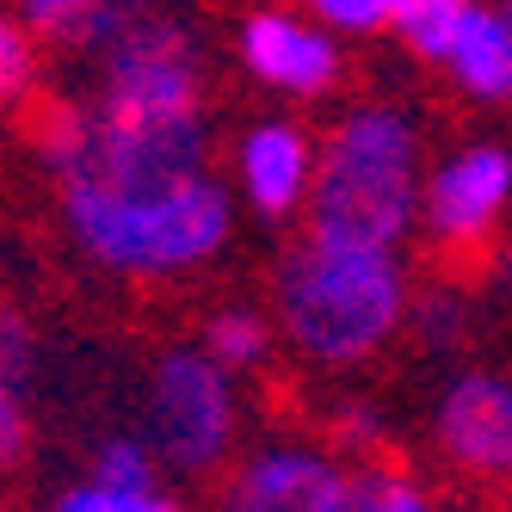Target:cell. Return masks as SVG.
<instances>
[{"label":"cell","instance_id":"6da1fadb","mask_svg":"<svg viewBox=\"0 0 512 512\" xmlns=\"http://www.w3.org/2000/svg\"><path fill=\"white\" fill-rule=\"evenodd\" d=\"M38 149L62 229L112 278H192L235 235V186L210 167V124L136 130L99 118L87 99H62Z\"/></svg>","mask_w":512,"mask_h":512},{"label":"cell","instance_id":"7a4b0ae2","mask_svg":"<svg viewBox=\"0 0 512 512\" xmlns=\"http://www.w3.org/2000/svg\"><path fill=\"white\" fill-rule=\"evenodd\" d=\"M414 315V290L401 253L346 247L303 235L284 247L272 272V321L278 340L315 371H352L377 358Z\"/></svg>","mask_w":512,"mask_h":512},{"label":"cell","instance_id":"3957f363","mask_svg":"<svg viewBox=\"0 0 512 512\" xmlns=\"http://www.w3.org/2000/svg\"><path fill=\"white\" fill-rule=\"evenodd\" d=\"M426 198V136L420 118L389 99H358L321 136L315 192H309V235L346 247L395 253L420 229Z\"/></svg>","mask_w":512,"mask_h":512},{"label":"cell","instance_id":"277c9868","mask_svg":"<svg viewBox=\"0 0 512 512\" xmlns=\"http://www.w3.org/2000/svg\"><path fill=\"white\" fill-rule=\"evenodd\" d=\"M93 56L87 105L136 130H192L204 118V62L192 31L149 0H105V13L81 38Z\"/></svg>","mask_w":512,"mask_h":512},{"label":"cell","instance_id":"5b68a950","mask_svg":"<svg viewBox=\"0 0 512 512\" xmlns=\"http://www.w3.org/2000/svg\"><path fill=\"white\" fill-rule=\"evenodd\" d=\"M235 377L204 346H167L149 371V445L179 475H210L235 451Z\"/></svg>","mask_w":512,"mask_h":512},{"label":"cell","instance_id":"8992f818","mask_svg":"<svg viewBox=\"0 0 512 512\" xmlns=\"http://www.w3.org/2000/svg\"><path fill=\"white\" fill-rule=\"evenodd\" d=\"M216 512H358V469L321 438H266L235 457Z\"/></svg>","mask_w":512,"mask_h":512},{"label":"cell","instance_id":"52a82bcc","mask_svg":"<svg viewBox=\"0 0 512 512\" xmlns=\"http://www.w3.org/2000/svg\"><path fill=\"white\" fill-rule=\"evenodd\" d=\"M512 210V149L494 136L457 142L445 161L426 167V198H420V229L438 253H475L500 216Z\"/></svg>","mask_w":512,"mask_h":512},{"label":"cell","instance_id":"ba28073f","mask_svg":"<svg viewBox=\"0 0 512 512\" xmlns=\"http://www.w3.org/2000/svg\"><path fill=\"white\" fill-rule=\"evenodd\" d=\"M401 38H408V50L420 62H432L463 99H475V105H506L512 99V25H506V7L463 0V7L401 31Z\"/></svg>","mask_w":512,"mask_h":512},{"label":"cell","instance_id":"9c48e42d","mask_svg":"<svg viewBox=\"0 0 512 512\" xmlns=\"http://www.w3.org/2000/svg\"><path fill=\"white\" fill-rule=\"evenodd\" d=\"M235 50H241V68L253 81L272 93H290V99H321L346 75V50L334 31L309 13H284V7L247 13L235 31Z\"/></svg>","mask_w":512,"mask_h":512},{"label":"cell","instance_id":"30bf717a","mask_svg":"<svg viewBox=\"0 0 512 512\" xmlns=\"http://www.w3.org/2000/svg\"><path fill=\"white\" fill-rule=\"evenodd\" d=\"M432 445L475 482H512V377L463 371L432 408Z\"/></svg>","mask_w":512,"mask_h":512},{"label":"cell","instance_id":"8fae6325","mask_svg":"<svg viewBox=\"0 0 512 512\" xmlns=\"http://www.w3.org/2000/svg\"><path fill=\"white\" fill-rule=\"evenodd\" d=\"M315 161H321V142L303 124H290V118H253L235 136V149H229V186H235V198L253 216L284 223V216L309 210Z\"/></svg>","mask_w":512,"mask_h":512},{"label":"cell","instance_id":"7c38bea8","mask_svg":"<svg viewBox=\"0 0 512 512\" xmlns=\"http://www.w3.org/2000/svg\"><path fill=\"white\" fill-rule=\"evenodd\" d=\"M272 340H278V321L272 315L247 309V303H229V309H216L204 321V340L198 346L223 364L229 377H241V371H260V364L272 358Z\"/></svg>","mask_w":512,"mask_h":512},{"label":"cell","instance_id":"4fadbf2b","mask_svg":"<svg viewBox=\"0 0 512 512\" xmlns=\"http://www.w3.org/2000/svg\"><path fill=\"white\" fill-rule=\"evenodd\" d=\"M93 482H112V488H161V451L149 445V432H112L99 438L93 451Z\"/></svg>","mask_w":512,"mask_h":512},{"label":"cell","instance_id":"5bb4252c","mask_svg":"<svg viewBox=\"0 0 512 512\" xmlns=\"http://www.w3.org/2000/svg\"><path fill=\"white\" fill-rule=\"evenodd\" d=\"M358 512H451L420 475L395 469V463H371L358 469Z\"/></svg>","mask_w":512,"mask_h":512},{"label":"cell","instance_id":"9a60e30c","mask_svg":"<svg viewBox=\"0 0 512 512\" xmlns=\"http://www.w3.org/2000/svg\"><path fill=\"white\" fill-rule=\"evenodd\" d=\"M38 87V31L19 13H0V105H19Z\"/></svg>","mask_w":512,"mask_h":512},{"label":"cell","instance_id":"2e32d148","mask_svg":"<svg viewBox=\"0 0 512 512\" xmlns=\"http://www.w3.org/2000/svg\"><path fill=\"white\" fill-rule=\"evenodd\" d=\"M56 512H186L173 494H161V488H112V482H75L62 500H56Z\"/></svg>","mask_w":512,"mask_h":512},{"label":"cell","instance_id":"e0dca14e","mask_svg":"<svg viewBox=\"0 0 512 512\" xmlns=\"http://www.w3.org/2000/svg\"><path fill=\"white\" fill-rule=\"evenodd\" d=\"M13 13L50 44H81L93 19L105 13V0H13Z\"/></svg>","mask_w":512,"mask_h":512},{"label":"cell","instance_id":"ac0fdd59","mask_svg":"<svg viewBox=\"0 0 512 512\" xmlns=\"http://www.w3.org/2000/svg\"><path fill=\"white\" fill-rule=\"evenodd\" d=\"M309 19H321L334 38H371V31H395V0H303Z\"/></svg>","mask_w":512,"mask_h":512},{"label":"cell","instance_id":"d6986e66","mask_svg":"<svg viewBox=\"0 0 512 512\" xmlns=\"http://www.w3.org/2000/svg\"><path fill=\"white\" fill-rule=\"evenodd\" d=\"M408 327L420 334V346H432V352L457 346V340H463V327H469V315H463V297H457V290H432V297H414V315H408Z\"/></svg>","mask_w":512,"mask_h":512},{"label":"cell","instance_id":"ffe728a7","mask_svg":"<svg viewBox=\"0 0 512 512\" xmlns=\"http://www.w3.org/2000/svg\"><path fill=\"white\" fill-rule=\"evenodd\" d=\"M25 438H31L25 383H19V377H0V469H13V463L25 457Z\"/></svg>","mask_w":512,"mask_h":512},{"label":"cell","instance_id":"44dd1931","mask_svg":"<svg viewBox=\"0 0 512 512\" xmlns=\"http://www.w3.org/2000/svg\"><path fill=\"white\" fill-rule=\"evenodd\" d=\"M383 438H389V426H383V414L371 408V401H352V408H340V438L334 445L340 451H383Z\"/></svg>","mask_w":512,"mask_h":512},{"label":"cell","instance_id":"7402d4cb","mask_svg":"<svg viewBox=\"0 0 512 512\" xmlns=\"http://www.w3.org/2000/svg\"><path fill=\"white\" fill-rule=\"evenodd\" d=\"M25 364H31V340H25V321L0 309V377H19V383H25Z\"/></svg>","mask_w":512,"mask_h":512},{"label":"cell","instance_id":"603a6c76","mask_svg":"<svg viewBox=\"0 0 512 512\" xmlns=\"http://www.w3.org/2000/svg\"><path fill=\"white\" fill-rule=\"evenodd\" d=\"M451 7H463V0H395V31H414V25L451 13Z\"/></svg>","mask_w":512,"mask_h":512},{"label":"cell","instance_id":"cb8c5ba5","mask_svg":"<svg viewBox=\"0 0 512 512\" xmlns=\"http://www.w3.org/2000/svg\"><path fill=\"white\" fill-rule=\"evenodd\" d=\"M506 25H512V0H506Z\"/></svg>","mask_w":512,"mask_h":512}]
</instances>
